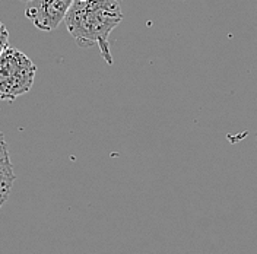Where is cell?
<instances>
[{"label": "cell", "mask_w": 257, "mask_h": 254, "mask_svg": "<svg viewBox=\"0 0 257 254\" xmlns=\"http://www.w3.org/2000/svg\"><path fill=\"white\" fill-rule=\"evenodd\" d=\"M79 2H86V0H79Z\"/></svg>", "instance_id": "cell-6"}, {"label": "cell", "mask_w": 257, "mask_h": 254, "mask_svg": "<svg viewBox=\"0 0 257 254\" xmlns=\"http://www.w3.org/2000/svg\"><path fill=\"white\" fill-rule=\"evenodd\" d=\"M27 2H30V0H27Z\"/></svg>", "instance_id": "cell-7"}, {"label": "cell", "mask_w": 257, "mask_h": 254, "mask_svg": "<svg viewBox=\"0 0 257 254\" xmlns=\"http://www.w3.org/2000/svg\"><path fill=\"white\" fill-rule=\"evenodd\" d=\"M123 21L118 0H75L64 16V25L82 48L98 46L105 63H114L110 34Z\"/></svg>", "instance_id": "cell-1"}, {"label": "cell", "mask_w": 257, "mask_h": 254, "mask_svg": "<svg viewBox=\"0 0 257 254\" xmlns=\"http://www.w3.org/2000/svg\"><path fill=\"white\" fill-rule=\"evenodd\" d=\"M75 0H30L25 16L40 31H53L64 21V16Z\"/></svg>", "instance_id": "cell-3"}, {"label": "cell", "mask_w": 257, "mask_h": 254, "mask_svg": "<svg viewBox=\"0 0 257 254\" xmlns=\"http://www.w3.org/2000/svg\"><path fill=\"white\" fill-rule=\"evenodd\" d=\"M118 2H120V0H118Z\"/></svg>", "instance_id": "cell-8"}, {"label": "cell", "mask_w": 257, "mask_h": 254, "mask_svg": "<svg viewBox=\"0 0 257 254\" xmlns=\"http://www.w3.org/2000/svg\"><path fill=\"white\" fill-rule=\"evenodd\" d=\"M37 66L21 50L8 47L0 54V99L15 101L30 92L34 85Z\"/></svg>", "instance_id": "cell-2"}, {"label": "cell", "mask_w": 257, "mask_h": 254, "mask_svg": "<svg viewBox=\"0 0 257 254\" xmlns=\"http://www.w3.org/2000/svg\"><path fill=\"white\" fill-rule=\"evenodd\" d=\"M16 175L14 173V167L9 158V151L8 145L5 142V136L0 132V209L6 203L14 183H15Z\"/></svg>", "instance_id": "cell-4"}, {"label": "cell", "mask_w": 257, "mask_h": 254, "mask_svg": "<svg viewBox=\"0 0 257 254\" xmlns=\"http://www.w3.org/2000/svg\"><path fill=\"white\" fill-rule=\"evenodd\" d=\"M8 46H9V31L6 28V25L0 21V54Z\"/></svg>", "instance_id": "cell-5"}]
</instances>
